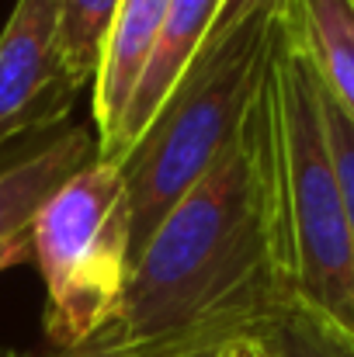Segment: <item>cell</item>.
I'll list each match as a JSON object with an SVG mask.
<instances>
[{
	"mask_svg": "<svg viewBox=\"0 0 354 357\" xmlns=\"http://www.w3.org/2000/svg\"><path fill=\"white\" fill-rule=\"evenodd\" d=\"M288 24L320 87L354 125V0H295Z\"/></svg>",
	"mask_w": 354,
	"mask_h": 357,
	"instance_id": "cell-9",
	"label": "cell"
},
{
	"mask_svg": "<svg viewBox=\"0 0 354 357\" xmlns=\"http://www.w3.org/2000/svg\"><path fill=\"white\" fill-rule=\"evenodd\" d=\"M267 357H354V344L299 305H285L250 330Z\"/></svg>",
	"mask_w": 354,
	"mask_h": 357,
	"instance_id": "cell-11",
	"label": "cell"
},
{
	"mask_svg": "<svg viewBox=\"0 0 354 357\" xmlns=\"http://www.w3.org/2000/svg\"><path fill=\"white\" fill-rule=\"evenodd\" d=\"M24 260H31V236L21 239V243H14V246H3V250H0V271L17 267V264H24Z\"/></svg>",
	"mask_w": 354,
	"mask_h": 357,
	"instance_id": "cell-16",
	"label": "cell"
},
{
	"mask_svg": "<svg viewBox=\"0 0 354 357\" xmlns=\"http://www.w3.org/2000/svg\"><path fill=\"white\" fill-rule=\"evenodd\" d=\"M288 14H253L209 35L174 94L118 163L132 208V260L170 208L226 156L271 70Z\"/></svg>",
	"mask_w": 354,
	"mask_h": 357,
	"instance_id": "cell-2",
	"label": "cell"
},
{
	"mask_svg": "<svg viewBox=\"0 0 354 357\" xmlns=\"http://www.w3.org/2000/svg\"><path fill=\"white\" fill-rule=\"evenodd\" d=\"M223 3L226 0H170L156 49H153V56L142 70V80H139L132 101H128V112L118 125V132L101 146V160L118 167L132 153V146L139 142L146 125L156 119L163 101L174 94L181 77L188 73V66L195 63V56L209 42Z\"/></svg>",
	"mask_w": 354,
	"mask_h": 357,
	"instance_id": "cell-6",
	"label": "cell"
},
{
	"mask_svg": "<svg viewBox=\"0 0 354 357\" xmlns=\"http://www.w3.org/2000/svg\"><path fill=\"white\" fill-rule=\"evenodd\" d=\"M278 167L281 98L271 59L236 142L135 253L121 309L101 337L139 357H167L219 347L292 305Z\"/></svg>",
	"mask_w": 354,
	"mask_h": 357,
	"instance_id": "cell-1",
	"label": "cell"
},
{
	"mask_svg": "<svg viewBox=\"0 0 354 357\" xmlns=\"http://www.w3.org/2000/svg\"><path fill=\"white\" fill-rule=\"evenodd\" d=\"M170 0H121L115 21L108 28V42L101 52V70L94 80V121H98V146H105L118 132L128 112V101L142 80V70L156 49L163 31Z\"/></svg>",
	"mask_w": 354,
	"mask_h": 357,
	"instance_id": "cell-8",
	"label": "cell"
},
{
	"mask_svg": "<svg viewBox=\"0 0 354 357\" xmlns=\"http://www.w3.org/2000/svg\"><path fill=\"white\" fill-rule=\"evenodd\" d=\"M118 3L121 0H52L59 52L80 87H94L98 80L101 52H105Z\"/></svg>",
	"mask_w": 354,
	"mask_h": 357,
	"instance_id": "cell-10",
	"label": "cell"
},
{
	"mask_svg": "<svg viewBox=\"0 0 354 357\" xmlns=\"http://www.w3.org/2000/svg\"><path fill=\"white\" fill-rule=\"evenodd\" d=\"M80 91L59 52L52 0H17L0 31V149L59 128Z\"/></svg>",
	"mask_w": 354,
	"mask_h": 357,
	"instance_id": "cell-5",
	"label": "cell"
},
{
	"mask_svg": "<svg viewBox=\"0 0 354 357\" xmlns=\"http://www.w3.org/2000/svg\"><path fill=\"white\" fill-rule=\"evenodd\" d=\"M313 73H316V70H313ZM320 101H323V121H327L334 163H337V174H341L344 202H348V222H351V243H354V125H351V119L327 98L323 87H320Z\"/></svg>",
	"mask_w": 354,
	"mask_h": 357,
	"instance_id": "cell-12",
	"label": "cell"
},
{
	"mask_svg": "<svg viewBox=\"0 0 354 357\" xmlns=\"http://www.w3.org/2000/svg\"><path fill=\"white\" fill-rule=\"evenodd\" d=\"M98 156V139L80 125H59L38 146L10 156L0 167V250L31 236L49 198Z\"/></svg>",
	"mask_w": 354,
	"mask_h": 357,
	"instance_id": "cell-7",
	"label": "cell"
},
{
	"mask_svg": "<svg viewBox=\"0 0 354 357\" xmlns=\"http://www.w3.org/2000/svg\"><path fill=\"white\" fill-rule=\"evenodd\" d=\"M216 347H198V351H181V354H167V357H212Z\"/></svg>",
	"mask_w": 354,
	"mask_h": 357,
	"instance_id": "cell-17",
	"label": "cell"
},
{
	"mask_svg": "<svg viewBox=\"0 0 354 357\" xmlns=\"http://www.w3.org/2000/svg\"><path fill=\"white\" fill-rule=\"evenodd\" d=\"M212 357H267V354L260 351V344H257L250 333H239V337H233V340L219 344Z\"/></svg>",
	"mask_w": 354,
	"mask_h": 357,
	"instance_id": "cell-15",
	"label": "cell"
},
{
	"mask_svg": "<svg viewBox=\"0 0 354 357\" xmlns=\"http://www.w3.org/2000/svg\"><path fill=\"white\" fill-rule=\"evenodd\" d=\"M292 3L295 0H226L223 10H219V17H216L212 35H226L233 24L253 17V14H267V10L271 14H292Z\"/></svg>",
	"mask_w": 354,
	"mask_h": 357,
	"instance_id": "cell-13",
	"label": "cell"
},
{
	"mask_svg": "<svg viewBox=\"0 0 354 357\" xmlns=\"http://www.w3.org/2000/svg\"><path fill=\"white\" fill-rule=\"evenodd\" d=\"M0 357H139V354H132L128 347H121V344L108 340V337H98V340H91V344H84V347H77V351H49V354H28V351H3Z\"/></svg>",
	"mask_w": 354,
	"mask_h": 357,
	"instance_id": "cell-14",
	"label": "cell"
},
{
	"mask_svg": "<svg viewBox=\"0 0 354 357\" xmlns=\"http://www.w3.org/2000/svg\"><path fill=\"white\" fill-rule=\"evenodd\" d=\"M281 167L278 208L288 257L292 305L313 312L354 344V243L334 163L320 80L285 17L278 56Z\"/></svg>",
	"mask_w": 354,
	"mask_h": 357,
	"instance_id": "cell-3",
	"label": "cell"
},
{
	"mask_svg": "<svg viewBox=\"0 0 354 357\" xmlns=\"http://www.w3.org/2000/svg\"><path fill=\"white\" fill-rule=\"evenodd\" d=\"M31 260L52 351H77L115 323L132 274V208L115 163L98 156L49 198L31 226Z\"/></svg>",
	"mask_w": 354,
	"mask_h": 357,
	"instance_id": "cell-4",
	"label": "cell"
}]
</instances>
